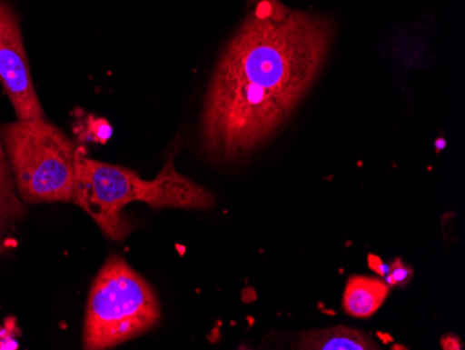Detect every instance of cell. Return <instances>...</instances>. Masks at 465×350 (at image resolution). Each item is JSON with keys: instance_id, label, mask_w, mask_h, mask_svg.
<instances>
[{"instance_id": "3", "label": "cell", "mask_w": 465, "mask_h": 350, "mask_svg": "<svg viewBox=\"0 0 465 350\" xmlns=\"http://www.w3.org/2000/svg\"><path fill=\"white\" fill-rule=\"evenodd\" d=\"M155 291L120 255H111L91 285L83 347L104 350L148 333L161 320Z\"/></svg>"}, {"instance_id": "5", "label": "cell", "mask_w": 465, "mask_h": 350, "mask_svg": "<svg viewBox=\"0 0 465 350\" xmlns=\"http://www.w3.org/2000/svg\"><path fill=\"white\" fill-rule=\"evenodd\" d=\"M0 83L17 119H45L34 87L20 23L15 10L5 0H0Z\"/></svg>"}, {"instance_id": "1", "label": "cell", "mask_w": 465, "mask_h": 350, "mask_svg": "<svg viewBox=\"0 0 465 350\" xmlns=\"http://www.w3.org/2000/svg\"><path fill=\"white\" fill-rule=\"evenodd\" d=\"M331 38L328 18L258 0L206 93L201 138L211 159L239 161L278 132L325 64Z\"/></svg>"}, {"instance_id": "2", "label": "cell", "mask_w": 465, "mask_h": 350, "mask_svg": "<svg viewBox=\"0 0 465 350\" xmlns=\"http://www.w3.org/2000/svg\"><path fill=\"white\" fill-rule=\"evenodd\" d=\"M132 203H145L151 208L209 210L215 205V197L179 174L173 158L155 179L143 180L132 169L88 158L78 148L73 204L94 219L104 236L119 242L132 234V224L123 215Z\"/></svg>"}, {"instance_id": "4", "label": "cell", "mask_w": 465, "mask_h": 350, "mask_svg": "<svg viewBox=\"0 0 465 350\" xmlns=\"http://www.w3.org/2000/svg\"><path fill=\"white\" fill-rule=\"evenodd\" d=\"M0 138L25 203H73L78 147L62 130L44 120L0 126Z\"/></svg>"}, {"instance_id": "7", "label": "cell", "mask_w": 465, "mask_h": 350, "mask_svg": "<svg viewBox=\"0 0 465 350\" xmlns=\"http://www.w3.org/2000/svg\"><path fill=\"white\" fill-rule=\"evenodd\" d=\"M297 349L311 350H376L378 344L360 329L339 325L315 329L304 334Z\"/></svg>"}, {"instance_id": "8", "label": "cell", "mask_w": 465, "mask_h": 350, "mask_svg": "<svg viewBox=\"0 0 465 350\" xmlns=\"http://www.w3.org/2000/svg\"><path fill=\"white\" fill-rule=\"evenodd\" d=\"M18 214H21L20 201L17 198V190L5 153L4 143L0 138V231Z\"/></svg>"}, {"instance_id": "6", "label": "cell", "mask_w": 465, "mask_h": 350, "mask_svg": "<svg viewBox=\"0 0 465 350\" xmlns=\"http://www.w3.org/2000/svg\"><path fill=\"white\" fill-rule=\"evenodd\" d=\"M391 294V285L379 278L354 275L347 282L343 308L354 318H370L382 307Z\"/></svg>"}, {"instance_id": "9", "label": "cell", "mask_w": 465, "mask_h": 350, "mask_svg": "<svg viewBox=\"0 0 465 350\" xmlns=\"http://www.w3.org/2000/svg\"><path fill=\"white\" fill-rule=\"evenodd\" d=\"M412 270L401 260H396L389 266V273L386 274V281L389 285L399 286L407 284L411 279Z\"/></svg>"}, {"instance_id": "10", "label": "cell", "mask_w": 465, "mask_h": 350, "mask_svg": "<svg viewBox=\"0 0 465 350\" xmlns=\"http://www.w3.org/2000/svg\"><path fill=\"white\" fill-rule=\"evenodd\" d=\"M257 2L258 0H248V6H253Z\"/></svg>"}]
</instances>
